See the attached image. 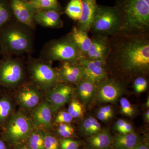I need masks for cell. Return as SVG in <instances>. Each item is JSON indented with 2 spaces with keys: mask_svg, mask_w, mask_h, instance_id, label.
<instances>
[{
  "mask_svg": "<svg viewBox=\"0 0 149 149\" xmlns=\"http://www.w3.org/2000/svg\"><path fill=\"white\" fill-rule=\"evenodd\" d=\"M149 35L116 33L109 37L110 49L107 65L124 75L142 76L149 70Z\"/></svg>",
  "mask_w": 149,
  "mask_h": 149,
  "instance_id": "1",
  "label": "cell"
},
{
  "mask_svg": "<svg viewBox=\"0 0 149 149\" xmlns=\"http://www.w3.org/2000/svg\"><path fill=\"white\" fill-rule=\"evenodd\" d=\"M119 33L149 35V0H118Z\"/></svg>",
  "mask_w": 149,
  "mask_h": 149,
  "instance_id": "2",
  "label": "cell"
},
{
  "mask_svg": "<svg viewBox=\"0 0 149 149\" xmlns=\"http://www.w3.org/2000/svg\"><path fill=\"white\" fill-rule=\"evenodd\" d=\"M120 25V16L115 6H104L97 5L90 32L93 35L109 37L118 32Z\"/></svg>",
  "mask_w": 149,
  "mask_h": 149,
  "instance_id": "3",
  "label": "cell"
},
{
  "mask_svg": "<svg viewBox=\"0 0 149 149\" xmlns=\"http://www.w3.org/2000/svg\"><path fill=\"white\" fill-rule=\"evenodd\" d=\"M32 123L24 113L17 112L10 118L6 128V134L14 143H21L28 138L32 132Z\"/></svg>",
  "mask_w": 149,
  "mask_h": 149,
  "instance_id": "4",
  "label": "cell"
},
{
  "mask_svg": "<svg viewBox=\"0 0 149 149\" xmlns=\"http://www.w3.org/2000/svg\"><path fill=\"white\" fill-rule=\"evenodd\" d=\"M51 60L64 62H77L83 57L70 36L54 43L49 50Z\"/></svg>",
  "mask_w": 149,
  "mask_h": 149,
  "instance_id": "5",
  "label": "cell"
},
{
  "mask_svg": "<svg viewBox=\"0 0 149 149\" xmlns=\"http://www.w3.org/2000/svg\"><path fill=\"white\" fill-rule=\"evenodd\" d=\"M0 42L4 49L12 53L27 52L30 47L29 37L20 29L12 28L2 33Z\"/></svg>",
  "mask_w": 149,
  "mask_h": 149,
  "instance_id": "6",
  "label": "cell"
},
{
  "mask_svg": "<svg viewBox=\"0 0 149 149\" xmlns=\"http://www.w3.org/2000/svg\"><path fill=\"white\" fill-rule=\"evenodd\" d=\"M77 63L82 68L83 79L91 80L97 87L108 78L105 61L93 60L82 57Z\"/></svg>",
  "mask_w": 149,
  "mask_h": 149,
  "instance_id": "7",
  "label": "cell"
},
{
  "mask_svg": "<svg viewBox=\"0 0 149 149\" xmlns=\"http://www.w3.org/2000/svg\"><path fill=\"white\" fill-rule=\"evenodd\" d=\"M31 72L34 81L43 89L50 88L58 80V72L49 65L45 63L34 65Z\"/></svg>",
  "mask_w": 149,
  "mask_h": 149,
  "instance_id": "8",
  "label": "cell"
},
{
  "mask_svg": "<svg viewBox=\"0 0 149 149\" xmlns=\"http://www.w3.org/2000/svg\"><path fill=\"white\" fill-rule=\"evenodd\" d=\"M98 86L97 99L102 103L116 102L124 90L122 83L113 78H108Z\"/></svg>",
  "mask_w": 149,
  "mask_h": 149,
  "instance_id": "9",
  "label": "cell"
},
{
  "mask_svg": "<svg viewBox=\"0 0 149 149\" xmlns=\"http://www.w3.org/2000/svg\"><path fill=\"white\" fill-rule=\"evenodd\" d=\"M73 94V89L70 85L58 84L47 93V101L50 105L52 113L68 102Z\"/></svg>",
  "mask_w": 149,
  "mask_h": 149,
  "instance_id": "10",
  "label": "cell"
},
{
  "mask_svg": "<svg viewBox=\"0 0 149 149\" xmlns=\"http://www.w3.org/2000/svg\"><path fill=\"white\" fill-rule=\"evenodd\" d=\"M23 73L19 63L12 60L6 61L0 67V82L8 86L16 85L22 79Z\"/></svg>",
  "mask_w": 149,
  "mask_h": 149,
  "instance_id": "11",
  "label": "cell"
},
{
  "mask_svg": "<svg viewBox=\"0 0 149 149\" xmlns=\"http://www.w3.org/2000/svg\"><path fill=\"white\" fill-rule=\"evenodd\" d=\"M92 43L86 58L93 60L106 61L110 49L109 37L101 35H93Z\"/></svg>",
  "mask_w": 149,
  "mask_h": 149,
  "instance_id": "12",
  "label": "cell"
},
{
  "mask_svg": "<svg viewBox=\"0 0 149 149\" xmlns=\"http://www.w3.org/2000/svg\"><path fill=\"white\" fill-rule=\"evenodd\" d=\"M11 7L19 21L29 27L33 26V16L36 11L29 3L24 0H11Z\"/></svg>",
  "mask_w": 149,
  "mask_h": 149,
  "instance_id": "13",
  "label": "cell"
},
{
  "mask_svg": "<svg viewBox=\"0 0 149 149\" xmlns=\"http://www.w3.org/2000/svg\"><path fill=\"white\" fill-rule=\"evenodd\" d=\"M58 73V80L67 83H77L83 79L82 68L77 62H64Z\"/></svg>",
  "mask_w": 149,
  "mask_h": 149,
  "instance_id": "14",
  "label": "cell"
},
{
  "mask_svg": "<svg viewBox=\"0 0 149 149\" xmlns=\"http://www.w3.org/2000/svg\"><path fill=\"white\" fill-rule=\"evenodd\" d=\"M34 20L45 27L60 28L63 26L60 11L50 10L36 11L33 16Z\"/></svg>",
  "mask_w": 149,
  "mask_h": 149,
  "instance_id": "15",
  "label": "cell"
},
{
  "mask_svg": "<svg viewBox=\"0 0 149 149\" xmlns=\"http://www.w3.org/2000/svg\"><path fill=\"white\" fill-rule=\"evenodd\" d=\"M52 111L50 104L45 102L39 105L32 113L33 122L35 125L46 128L52 125Z\"/></svg>",
  "mask_w": 149,
  "mask_h": 149,
  "instance_id": "16",
  "label": "cell"
},
{
  "mask_svg": "<svg viewBox=\"0 0 149 149\" xmlns=\"http://www.w3.org/2000/svg\"><path fill=\"white\" fill-rule=\"evenodd\" d=\"M17 100L23 108L31 109L35 107L40 102V93L34 88L26 87L18 92Z\"/></svg>",
  "mask_w": 149,
  "mask_h": 149,
  "instance_id": "17",
  "label": "cell"
},
{
  "mask_svg": "<svg viewBox=\"0 0 149 149\" xmlns=\"http://www.w3.org/2000/svg\"><path fill=\"white\" fill-rule=\"evenodd\" d=\"M96 6V3L83 0V9L80 19L78 21L77 28L87 33L90 32L95 17Z\"/></svg>",
  "mask_w": 149,
  "mask_h": 149,
  "instance_id": "18",
  "label": "cell"
},
{
  "mask_svg": "<svg viewBox=\"0 0 149 149\" xmlns=\"http://www.w3.org/2000/svg\"><path fill=\"white\" fill-rule=\"evenodd\" d=\"M113 137L109 130H101L92 135L88 139L87 147L88 149H110Z\"/></svg>",
  "mask_w": 149,
  "mask_h": 149,
  "instance_id": "19",
  "label": "cell"
},
{
  "mask_svg": "<svg viewBox=\"0 0 149 149\" xmlns=\"http://www.w3.org/2000/svg\"><path fill=\"white\" fill-rule=\"evenodd\" d=\"M97 86L90 80L82 79L77 84V93L83 104H88L96 96Z\"/></svg>",
  "mask_w": 149,
  "mask_h": 149,
  "instance_id": "20",
  "label": "cell"
},
{
  "mask_svg": "<svg viewBox=\"0 0 149 149\" xmlns=\"http://www.w3.org/2000/svg\"><path fill=\"white\" fill-rule=\"evenodd\" d=\"M141 143L140 136L136 133H117L113 138L112 145L113 149H133Z\"/></svg>",
  "mask_w": 149,
  "mask_h": 149,
  "instance_id": "21",
  "label": "cell"
},
{
  "mask_svg": "<svg viewBox=\"0 0 149 149\" xmlns=\"http://www.w3.org/2000/svg\"><path fill=\"white\" fill-rule=\"evenodd\" d=\"M69 36L78 48L82 56L86 57L92 43L88 33L77 27H74Z\"/></svg>",
  "mask_w": 149,
  "mask_h": 149,
  "instance_id": "22",
  "label": "cell"
},
{
  "mask_svg": "<svg viewBox=\"0 0 149 149\" xmlns=\"http://www.w3.org/2000/svg\"><path fill=\"white\" fill-rule=\"evenodd\" d=\"M35 11L57 10L60 11V6L58 0H29L27 1Z\"/></svg>",
  "mask_w": 149,
  "mask_h": 149,
  "instance_id": "23",
  "label": "cell"
},
{
  "mask_svg": "<svg viewBox=\"0 0 149 149\" xmlns=\"http://www.w3.org/2000/svg\"><path fill=\"white\" fill-rule=\"evenodd\" d=\"M80 130L85 135L92 136L102 130L101 125L96 118L90 116L82 122Z\"/></svg>",
  "mask_w": 149,
  "mask_h": 149,
  "instance_id": "24",
  "label": "cell"
},
{
  "mask_svg": "<svg viewBox=\"0 0 149 149\" xmlns=\"http://www.w3.org/2000/svg\"><path fill=\"white\" fill-rule=\"evenodd\" d=\"M83 9V0H70L67 6L65 13L70 18L79 21Z\"/></svg>",
  "mask_w": 149,
  "mask_h": 149,
  "instance_id": "25",
  "label": "cell"
},
{
  "mask_svg": "<svg viewBox=\"0 0 149 149\" xmlns=\"http://www.w3.org/2000/svg\"><path fill=\"white\" fill-rule=\"evenodd\" d=\"M28 138V145L31 149H45V134L42 131H32Z\"/></svg>",
  "mask_w": 149,
  "mask_h": 149,
  "instance_id": "26",
  "label": "cell"
},
{
  "mask_svg": "<svg viewBox=\"0 0 149 149\" xmlns=\"http://www.w3.org/2000/svg\"><path fill=\"white\" fill-rule=\"evenodd\" d=\"M12 11L8 0H0V29L10 19Z\"/></svg>",
  "mask_w": 149,
  "mask_h": 149,
  "instance_id": "27",
  "label": "cell"
},
{
  "mask_svg": "<svg viewBox=\"0 0 149 149\" xmlns=\"http://www.w3.org/2000/svg\"><path fill=\"white\" fill-rule=\"evenodd\" d=\"M12 105L8 99L3 98L0 99V122H3L10 114Z\"/></svg>",
  "mask_w": 149,
  "mask_h": 149,
  "instance_id": "28",
  "label": "cell"
},
{
  "mask_svg": "<svg viewBox=\"0 0 149 149\" xmlns=\"http://www.w3.org/2000/svg\"><path fill=\"white\" fill-rule=\"evenodd\" d=\"M68 112L73 118L81 117L83 114V107L78 101L74 100L70 104Z\"/></svg>",
  "mask_w": 149,
  "mask_h": 149,
  "instance_id": "29",
  "label": "cell"
},
{
  "mask_svg": "<svg viewBox=\"0 0 149 149\" xmlns=\"http://www.w3.org/2000/svg\"><path fill=\"white\" fill-rule=\"evenodd\" d=\"M58 133L63 138H69L74 135V129L68 123H61L58 129Z\"/></svg>",
  "mask_w": 149,
  "mask_h": 149,
  "instance_id": "30",
  "label": "cell"
},
{
  "mask_svg": "<svg viewBox=\"0 0 149 149\" xmlns=\"http://www.w3.org/2000/svg\"><path fill=\"white\" fill-rule=\"evenodd\" d=\"M121 112L123 114L128 116H133L135 113V109L128 99L122 97L120 100Z\"/></svg>",
  "mask_w": 149,
  "mask_h": 149,
  "instance_id": "31",
  "label": "cell"
},
{
  "mask_svg": "<svg viewBox=\"0 0 149 149\" xmlns=\"http://www.w3.org/2000/svg\"><path fill=\"white\" fill-rule=\"evenodd\" d=\"M45 149H61L60 144L55 137L49 134H45Z\"/></svg>",
  "mask_w": 149,
  "mask_h": 149,
  "instance_id": "32",
  "label": "cell"
},
{
  "mask_svg": "<svg viewBox=\"0 0 149 149\" xmlns=\"http://www.w3.org/2000/svg\"><path fill=\"white\" fill-rule=\"evenodd\" d=\"M133 86L136 93H141L146 90L148 82L143 76H138L135 78L133 81Z\"/></svg>",
  "mask_w": 149,
  "mask_h": 149,
  "instance_id": "33",
  "label": "cell"
},
{
  "mask_svg": "<svg viewBox=\"0 0 149 149\" xmlns=\"http://www.w3.org/2000/svg\"><path fill=\"white\" fill-rule=\"evenodd\" d=\"M59 144L61 149H78L80 146V142L69 138L62 139Z\"/></svg>",
  "mask_w": 149,
  "mask_h": 149,
  "instance_id": "34",
  "label": "cell"
},
{
  "mask_svg": "<svg viewBox=\"0 0 149 149\" xmlns=\"http://www.w3.org/2000/svg\"><path fill=\"white\" fill-rule=\"evenodd\" d=\"M73 118L68 111H61L57 115L55 118L56 123L61 124L71 122Z\"/></svg>",
  "mask_w": 149,
  "mask_h": 149,
  "instance_id": "35",
  "label": "cell"
},
{
  "mask_svg": "<svg viewBox=\"0 0 149 149\" xmlns=\"http://www.w3.org/2000/svg\"><path fill=\"white\" fill-rule=\"evenodd\" d=\"M98 112L104 113V114L110 115L113 116V109L111 106L107 105L102 107L99 109Z\"/></svg>",
  "mask_w": 149,
  "mask_h": 149,
  "instance_id": "36",
  "label": "cell"
},
{
  "mask_svg": "<svg viewBox=\"0 0 149 149\" xmlns=\"http://www.w3.org/2000/svg\"><path fill=\"white\" fill-rule=\"evenodd\" d=\"M132 132H133V127L132 125L129 123L127 122L125 126L123 127L118 132L121 134H126V133H131Z\"/></svg>",
  "mask_w": 149,
  "mask_h": 149,
  "instance_id": "37",
  "label": "cell"
},
{
  "mask_svg": "<svg viewBox=\"0 0 149 149\" xmlns=\"http://www.w3.org/2000/svg\"><path fill=\"white\" fill-rule=\"evenodd\" d=\"M127 121L123 119H119L116 122L114 125V129L118 132L127 123Z\"/></svg>",
  "mask_w": 149,
  "mask_h": 149,
  "instance_id": "38",
  "label": "cell"
},
{
  "mask_svg": "<svg viewBox=\"0 0 149 149\" xmlns=\"http://www.w3.org/2000/svg\"><path fill=\"white\" fill-rule=\"evenodd\" d=\"M97 116L99 120L103 121H107L108 120L113 117V116L104 114V113L99 112H97Z\"/></svg>",
  "mask_w": 149,
  "mask_h": 149,
  "instance_id": "39",
  "label": "cell"
},
{
  "mask_svg": "<svg viewBox=\"0 0 149 149\" xmlns=\"http://www.w3.org/2000/svg\"><path fill=\"white\" fill-rule=\"evenodd\" d=\"M133 149H149V148L146 144L140 143L135 146Z\"/></svg>",
  "mask_w": 149,
  "mask_h": 149,
  "instance_id": "40",
  "label": "cell"
},
{
  "mask_svg": "<svg viewBox=\"0 0 149 149\" xmlns=\"http://www.w3.org/2000/svg\"><path fill=\"white\" fill-rule=\"evenodd\" d=\"M0 149H6L5 143L0 140Z\"/></svg>",
  "mask_w": 149,
  "mask_h": 149,
  "instance_id": "41",
  "label": "cell"
},
{
  "mask_svg": "<svg viewBox=\"0 0 149 149\" xmlns=\"http://www.w3.org/2000/svg\"><path fill=\"white\" fill-rule=\"evenodd\" d=\"M145 119L147 122H149V110H148L145 113Z\"/></svg>",
  "mask_w": 149,
  "mask_h": 149,
  "instance_id": "42",
  "label": "cell"
},
{
  "mask_svg": "<svg viewBox=\"0 0 149 149\" xmlns=\"http://www.w3.org/2000/svg\"><path fill=\"white\" fill-rule=\"evenodd\" d=\"M84 1H87L93 3H96V0H84Z\"/></svg>",
  "mask_w": 149,
  "mask_h": 149,
  "instance_id": "43",
  "label": "cell"
},
{
  "mask_svg": "<svg viewBox=\"0 0 149 149\" xmlns=\"http://www.w3.org/2000/svg\"><path fill=\"white\" fill-rule=\"evenodd\" d=\"M146 106L147 107H149V98H148V100H147V101L146 102Z\"/></svg>",
  "mask_w": 149,
  "mask_h": 149,
  "instance_id": "44",
  "label": "cell"
},
{
  "mask_svg": "<svg viewBox=\"0 0 149 149\" xmlns=\"http://www.w3.org/2000/svg\"><path fill=\"white\" fill-rule=\"evenodd\" d=\"M18 149H31L30 148H27L26 147H22V148H19Z\"/></svg>",
  "mask_w": 149,
  "mask_h": 149,
  "instance_id": "45",
  "label": "cell"
},
{
  "mask_svg": "<svg viewBox=\"0 0 149 149\" xmlns=\"http://www.w3.org/2000/svg\"><path fill=\"white\" fill-rule=\"evenodd\" d=\"M24 1H28L29 0H24Z\"/></svg>",
  "mask_w": 149,
  "mask_h": 149,
  "instance_id": "46",
  "label": "cell"
}]
</instances>
